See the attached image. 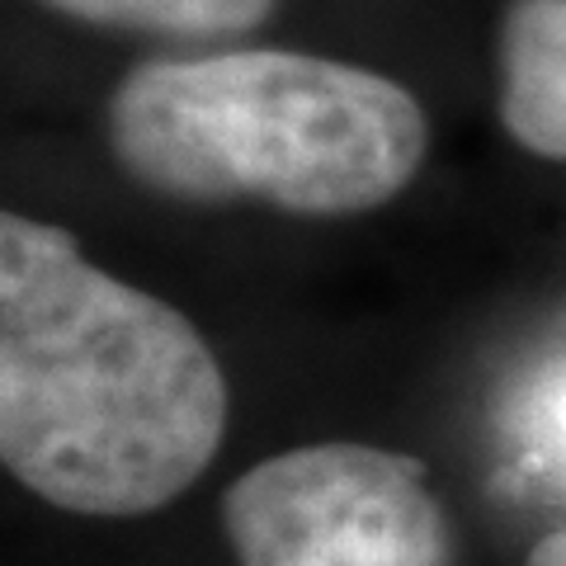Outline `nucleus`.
<instances>
[{"label":"nucleus","mask_w":566,"mask_h":566,"mask_svg":"<svg viewBox=\"0 0 566 566\" xmlns=\"http://www.w3.org/2000/svg\"><path fill=\"white\" fill-rule=\"evenodd\" d=\"M227 434L199 326L114 279L52 222L0 218V458L39 501L95 520L170 505Z\"/></svg>","instance_id":"1"},{"label":"nucleus","mask_w":566,"mask_h":566,"mask_svg":"<svg viewBox=\"0 0 566 566\" xmlns=\"http://www.w3.org/2000/svg\"><path fill=\"white\" fill-rule=\"evenodd\" d=\"M424 142V109L406 85L279 48L147 62L109 99L118 166L189 203L368 212L411 185Z\"/></svg>","instance_id":"2"},{"label":"nucleus","mask_w":566,"mask_h":566,"mask_svg":"<svg viewBox=\"0 0 566 566\" xmlns=\"http://www.w3.org/2000/svg\"><path fill=\"white\" fill-rule=\"evenodd\" d=\"M241 566H449V520L416 458L307 444L255 463L222 501Z\"/></svg>","instance_id":"3"},{"label":"nucleus","mask_w":566,"mask_h":566,"mask_svg":"<svg viewBox=\"0 0 566 566\" xmlns=\"http://www.w3.org/2000/svg\"><path fill=\"white\" fill-rule=\"evenodd\" d=\"M501 123L524 151L566 161V0H515L505 10Z\"/></svg>","instance_id":"4"},{"label":"nucleus","mask_w":566,"mask_h":566,"mask_svg":"<svg viewBox=\"0 0 566 566\" xmlns=\"http://www.w3.org/2000/svg\"><path fill=\"white\" fill-rule=\"evenodd\" d=\"M505 453L543 491L566 495V340L524 368L505 401Z\"/></svg>","instance_id":"5"},{"label":"nucleus","mask_w":566,"mask_h":566,"mask_svg":"<svg viewBox=\"0 0 566 566\" xmlns=\"http://www.w3.org/2000/svg\"><path fill=\"white\" fill-rule=\"evenodd\" d=\"M85 24L161 33V39H232L264 24L274 0H48Z\"/></svg>","instance_id":"6"},{"label":"nucleus","mask_w":566,"mask_h":566,"mask_svg":"<svg viewBox=\"0 0 566 566\" xmlns=\"http://www.w3.org/2000/svg\"><path fill=\"white\" fill-rule=\"evenodd\" d=\"M524 566H566V528H553V534H543L534 543V553H528Z\"/></svg>","instance_id":"7"}]
</instances>
